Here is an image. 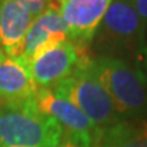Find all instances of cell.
<instances>
[{"mask_svg": "<svg viewBox=\"0 0 147 147\" xmlns=\"http://www.w3.org/2000/svg\"><path fill=\"white\" fill-rule=\"evenodd\" d=\"M91 71L105 87L117 115L125 119L147 116V78L139 65L117 56L91 59Z\"/></svg>", "mask_w": 147, "mask_h": 147, "instance_id": "cell-1", "label": "cell"}, {"mask_svg": "<svg viewBox=\"0 0 147 147\" xmlns=\"http://www.w3.org/2000/svg\"><path fill=\"white\" fill-rule=\"evenodd\" d=\"M64 129L34 101L0 105V147H53Z\"/></svg>", "mask_w": 147, "mask_h": 147, "instance_id": "cell-2", "label": "cell"}, {"mask_svg": "<svg viewBox=\"0 0 147 147\" xmlns=\"http://www.w3.org/2000/svg\"><path fill=\"white\" fill-rule=\"evenodd\" d=\"M91 59L82 61L68 78L55 84L51 90L72 102L98 128L106 129L120 123L121 119L105 87L91 71Z\"/></svg>", "mask_w": 147, "mask_h": 147, "instance_id": "cell-3", "label": "cell"}, {"mask_svg": "<svg viewBox=\"0 0 147 147\" xmlns=\"http://www.w3.org/2000/svg\"><path fill=\"white\" fill-rule=\"evenodd\" d=\"M146 25L138 15L132 0H112L95 34L97 47L106 52L134 53L144 48Z\"/></svg>", "mask_w": 147, "mask_h": 147, "instance_id": "cell-4", "label": "cell"}, {"mask_svg": "<svg viewBox=\"0 0 147 147\" xmlns=\"http://www.w3.org/2000/svg\"><path fill=\"white\" fill-rule=\"evenodd\" d=\"M90 57L87 47L67 40L45 49L27 65L38 89H52Z\"/></svg>", "mask_w": 147, "mask_h": 147, "instance_id": "cell-5", "label": "cell"}, {"mask_svg": "<svg viewBox=\"0 0 147 147\" xmlns=\"http://www.w3.org/2000/svg\"><path fill=\"white\" fill-rule=\"evenodd\" d=\"M112 0H60V14L68 27L69 40L89 47Z\"/></svg>", "mask_w": 147, "mask_h": 147, "instance_id": "cell-6", "label": "cell"}, {"mask_svg": "<svg viewBox=\"0 0 147 147\" xmlns=\"http://www.w3.org/2000/svg\"><path fill=\"white\" fill-rule=\"evenodd\" d=\"M33 101L42 113L57 121L64 132L87 136L94 142L100 138L102 132L101 128L95 125L72 102L53 93L51 89H38Z\"/></svg>", "mask_w": 147, "mask_h": 147, "instance_id": "cell-7", "label": "cell"}, {"mask_svg": "<svg viewBox=\"0 0 147 147\" xmlns=\"http://www.w3.org/2000/svg\"><path fill=\"white\" fill-rule=\"evenodd\" d=\"M67 40H69V32L60 14V4H51L47 11L33 19L19 59L29 63L45 49Z\"/></svg>", "mask_w": 147, "mask_h": 147, "instance_id": "cell-8", "label": "cell"}, {"mask_svg": "<svg viewBox=\"0 0 147 147\" xmlns=\"http://www.w3.org/2000/svg\"><path fill=\"white\" fill-rule=\"evenodd\" d=\"M33 19L32 14L18 0H0V44L5 56L21 57Z\"/></svg>", "mask_w": 147, "mask_h": 147, "instance_id": "cell-9", "label": "cell"}, {"mask_svg": "<svg viewBox=\"0 0 147 147\" xmlns=\"http://www.w3.org/2000/svg\"><path fill=\"white\" fill-rule=\"evenodd\" d=\"M37 90L26 61L8 56L0 60V105L30 101Z\"/></svg>", "mask_w": 147, "mask_h": 147, "instance_id": "cell-10", "label": "cell"}, {"mask_svg": "<svg viewBox=\"0 0 147 147\" xmlns=\"http://www.w3.org/2000/svg\"><path fill=\"white\" fill-rule=\"evenodd\" d=\"M105 131L120 147H147V121H140L136 125L120 121Z\"/></svg>", "mask_w": 147, "mask_h": 147, "instance_id": "cell-11", "label": "cell"}, {"mask_svg": "<svg viewBox=\"0 0 147 147\" xmlns=\"http://www.w3.org/2000/svg\"><path fill=\"white\" fill-rule=\"evenodd\" d=\"M94 143L95 142L93 139H90L87 136H80V135L64 132L60 142L53 147H93Z\"/></svg>", "mask_w": 147, "mask_h": 147, "instance_id": "cell-12", "label": "cell"}, {"mask_svg": "<svg viewBox=\"0 0 147 147\" xmlns=\"http://www.w3.org/2000/svg\"><path fill=\"white\" fill-rule=\"evenodd\" d=\"M18 1L26 7L33 18H37L38 15H41L42 12L47 11L52 4L51 0H18Z\"/></svg>", "mask_w": 147, "mask_h": 147, "instance_id": "cell-13", "label": "cell"}, {"mask_svg": "<svg viewBox=\"0 0 147 147\" xmlns=\"http://www.w3.org/2000/svg\"><path fill=\"white\" fill-rule=\"evenodd\" d=\"M93 147H120V144L116 142L115 139L110 136L105 129H102L100 138L97 139V142L94 143Z\"/></svg>", "mask_w": 147, "mask_h": 147, "instance_id": "cell-14", "label": "cell"}, {"mask_svg": "<svg viewBox=\"0 0 147 147\" xmlns=\"http://www.w3.org/2000/svg\"><path fill=\"white\" fill-rule=\"evenodd\" d=\"M132 3L143 23L147 25V0H132Z\"/></svg>", "mask_w": 147, "mask_h": 147, "instance_id": "cell-15", "label": "cell"}, {"mask_svg": "<svg viewBox=\"0 0 147 147\" xmlns=\"http://www.w3.org/2000/svg\"><path fill=\"white\" fill-rule=\"evenodd\" d=\"M138 59H139V64L138 65L140 67V69L143 71V74L146 75V78H147V45H144L142 52L139 53Z\"/></svg>", "mask_w": 147, "mask_h": 147, "instance_id": "cell-16", "label": "cell"}, {"mask_svg": "<svg viewBox=\"0 0 147 147\" xmlns=\"http://www.w3.org/2000/svg\"><path fill=\"white\" fill-rule=\"evenodd\" d=\"M5 56V53H4V51H3V47H1V44H0V60L4 57Z\"/></svg>", "mask_w": 147, "mask_h": 147, "instance_id": "cell-17", "label": "cell"}, {"mask_svg": "<svg viewBox=\"0 0 147 147\" xmlns=\"http://www.w3.org/2000/svg\"><path fill=\"white\" fill-rule=\"evenodd\" d=\"M52 4H60V0H51Z\"/></svg>", "mask_w": 147, "mask_h": 147, "instance_id": "cell-18", "label": "cell"}]
</instances>
